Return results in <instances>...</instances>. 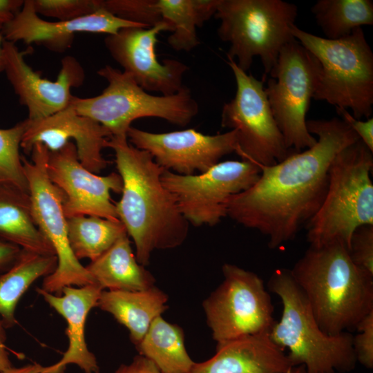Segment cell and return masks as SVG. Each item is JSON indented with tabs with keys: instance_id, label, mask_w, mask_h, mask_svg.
Wrapping results in <instances>:
<instances>
[{
	"instance_id": "7a4b0ae2",
	"label": "cell",
	"mask_w": 373,
	"mask_h": 373,
	"mask_svg": "<svg viewBox=\"0 0 373 373\" xmlns=\"http://www.w3.org/2000/svg\"><path fill=\"white\" fill-rule=\"evenodd\" d=\"M106 147L115 153L122 180V197L115 204L118 219L134 242L138 262L146 266L155 250L180 246L189 224L162 182L164 169L148 152L133 146L127 137H111Z\"/></svg>"
},
{
	"instance_id": "cb8c5ba5",
	"label": "cell",
	"mask_w": 373,
	"mask_h": 373,
	"mask_svg": "<svg viewBox=\"0 0 373 373\" xmlns=\"http://www.w3.org/2000/svg\"><path fill=\"white\" fill-rule=\"evenodd\" d=\"M0 241L30 252L55 256L34 220L30 194L3 186H0Z\"/></svg>"
},
{
	"instance_id": "ac0fdd59",
	"label": "cell",
	"mask_w": 373,
	"mask_h": 373,
	"mask_svg": "<svg viewBox=\"0 0 373 373\" xmlns=\"http://www.w3.org/2000/svg\"><path fill=\"white\" fill-rule=\"evenodd\" d=\"M26 119L27 128L21 142L26 154H30L37 144L53 152L75 142L78 159L88 171L97 174L108 166L102 151L106 148L111 133L98 122L77 113L70 104L47 117Z\"/></svg>"
},
{
	"instance_id": "30bf717a",
	"label": "cell",
	"mask_w": 373,
	"mask_h": 373,
	"mask_svg": "<svg viewBox=\"0 0 373 373\" xmlns=\"http://www.w3.org/2000/svg\"><path fill=\"white\" fill-rule=\"evenodd\" d=\"M320 73L317 59L294 39L280 50L265 86L274 119L290 150L300 151L317 141L307 130L306 115Z\"/></svg>"
},
{
	"instance_id": "8d00e7d4",
	"label": "cell",
	"mask_w": 373,
	"mask_h": 373,
	"mask_svg": "<svg viewBox=\"0 0 373 373\" xmlns=\"http://www.w3.org/2000/svg\"><path fill=\"white\" fill-rule=\"evenodd\" d=\"M22 250L17 245L0 241V271L8 270L17 260Z\"/></svg>"
},
{
	"instance_id": "e0dca14e",
	"label": "cell",
	"mask_w": 373,
	"mask_h": 373,
	"mask_svg": "<svg viewBox=\"0 0 373 373\" xmlns=\"http://www.w3.org/2000/svg\"><path fill=\"white\" fill-rule=\"evenodd\" d=\"M4 72L21 104L31 121L50 116L70 104L71 88L82 86L85 72L76 58L66 56L55 81L44 79L28 66L24 56L30 48L20 51L15 43L4 40Z\"/></svg>"
},
{
	"instance_id": "60d3db41",
	"label": "cell",
	"mask_w": 373,
	"mask_h": 373,
	"mask_svg": "<svg viewBox=\"0 0 373 373\" xmlns=\"http://www.w3.org/2000/svg\"><path fill=\"white\" fill-rule=\"evenodd\" d=\"M4 38L1 33L0 32V73L4 72L5 68V57H4V50H3V41Z\"/></svg>"
},
{
	"instance_id": "f1b7e54d",
	"label": "cell",
	"mask_w": 373,
	"mask_h": 373,
	"mask_svg": "<svg viewBox=\"0 0 373 373\" xmlns=\"http://www.w3.org/2000/svg\"><path fill=\"white\" fill-rule=\"evenodd\" d=\"M311 11L329 39L345 37L358 28L373 24L371 0H318Z\"/></svg>"
},
{
	"instance_id": "ba28073f",
	"label": "cell",
	"mask_w": 373,
	"mask_h": 373,
	"mask_svg": "<svg viewBox=\"0 0 373 373\" xmlns=\"http://www.w3.org/2000/svg\"><path fill=\"white\" fill-rule=\"evenodd\" d=\"M297 6L282 0H220L213 17L219 38L229 44L227 59L245 72L259 57L265 77L276 65L282 48L295 38L291 28Z\"/></svg>"
},
{
	"instance_id": "9a60e30c",
	"label": "cell",
	"mask_w": 373,
	"mask_h": 373,
	"mask_svg": "<svg viewBox=\"0 0 373 373\" xmlns=\"http://www.w3.org/2000/svg\"><path fill=\"white\" fill-rule=\"evenodd\" d=\"M127 138L164 169L184 175L203 173L236 151V133L232 130L216 135L194 128L157 133L131 126Z\"/></svg>"
},
{
	"instance_id": "d4e9b609",
	"label": "cell",
	"mask_w": 373,
	"mask_h": 373,
	"mask_svg": "<svg viewBox=\"0 0 373 373\" xmlns=\"http://www.w3.org/2000/svg\"><path fill=\"white\" fill-rule=\"evenodd\" d=\"M56 256L41 255L26 250L15 263L0 275V318L6 328L17 323V305L30 285L55 271Z\"/></svg>"
},
{
	"instance_id": "b9f144b4",
	"label": "cell",
	"mask_w": 373,
	"mask_h": 373,
	"mask_svg": "<svg viewBox=\"0 0 373 373\" xmlns=\"http://www.w3.org/2000/svg\"><path fill=\"white\" fill-rule=\"evenodd\" d=\"M285 373H306V370L303 365H297L294 366Z\"/></svg>"
},
{
	"instance_id": "4dcf8cb0",
	"label": "cell",
	"mask_w": 373,
	"mask_h": 373,
	"mask_svg": "<svg viewBox=\"0 0 373 373\" xmlns=\"http://www.w3.org/2000/svg\"><path fill=\"white\" fill-rule=\"evenodd\" d=\"M102 7L119 18L146 28L164 21L156 0H102Z\"/></svg>"
},
{
	"instance_id": "74e56055",
	"label": "cell",
	"mask_w": 373,
	"mask_h": 373,
	"mask_svg": "<svg viewBox=\"0 0 373 373\" xmlns=\"http://www.w3.org/2000/svg\"><path fill=\"white\" fill-rule=\"evenodd\" d=\"M23 0H0V32L21 10Z\"/></svg>"
},
{
	"instance_id": "2e32d148",
	"label": "cell",
	"mask_w": 373,
	"mask_h": 373,
	"mask_svg": "<svg viewBox=\"0 0 373 373\" xmlns=\"http://www.w3.org/2000/svg\"><path fill=\"white\" fill-rule=\"evenodd\" d=\"M46 173L65 195L63 210L66 218L94 216L119 220L111 192H122L119 174L113 172L102 176L88 171L79 162L73 142L57 151H48Z\"/></svg>"
},
{
	"instance_id": "d590c367",
	"label": "cell",
	"mask_w": 373,
	"mask_h": 373,
	"mask_svg": "<svg viewBox=\"0 0 373 373\" xmlns=\"http://www.w3.org/2000/svg\"><path fill=\"white\" fill-rule=\"evenodd\" d=\"M115 373H162V372L150 360L139 354L129 363L119 365Z\"/></svg>"
},
{
	"instance_id": "f35d334b",
	"label": "cell",
	"mask_w": 373,
	"mask_h": 373,
	"mask_svg": "<svg viewBox=\"0 0 373 373\" xmlns=\"http://www.w3.org/2000/svg\"><path fill=\"white\" fill-rule=\"evenodd\" d=\"M6 329L0 318V372L12 367L6 345L7 338Z\"/></svg>"
},
{
	"instance_id": "6da1fadb",
	"label": "cell",
	"mask_w": 373,
	"mask_h": 373,
	"mask_svg": "<svg viewBox=\"0 0 373 373\" xmlns=\"http://www.w3.org/2000/svg\"><path fill=\"white\" fill-rule=\"evenodd\" d=\"M316 144L271 166H260L257 181L233 195L227 216L267 238L277 249L293 240L321 207L334 157L358 137L341 119L307 120Z\"/></svg>"
},
{
	"instance_id": "3957f363",
	"label": "cell",
	"mask_w": 373,
	"mask_h": 373,
	"mask_svg": "<svg viewBox=\"0 0 373 373\" xmlns=\"http://www.w3.org/2000/svg\"><path fill=\"white\" fill-rule=\"evenodd\" d=\"M290 271L329 335L356 329L373 312V276L352 262L341 243L309 246Z\"/></svg>"
},
{
	"instance_id": "277c9868",
	"label": "cell",
	"mask_w": 373,
	"mask_h": 373,
	"mask_svg": "<svg viewBox=\"0 0 373 373\" xmlns=\"http://www.w3.org/2000/svg\"><path fill=\"white\" fill-rule=\"evenodd\" d=\"M267 287L283 305L280 321L269 336L282 350H289L293 366L303 365L306 373H346L355 369L353 335L349 332L329 335L321 329L290 269H275Z\"/></svg>"
},
{
	"instance_id": "d6986e66",
	"label": "cell",
	"mask_w": 373,
	"mask_h": 373,
	"mask_svg": "<svg viewBox=\"0 0 373 373\" xmlns=\"http://www.w3.org/2000/svg\"><path fill=\"white\" fill-rule=\"evenodd\" d=\"M128 27L146 28L119 18L102 7L91 15L71 21H46L35 11L31 0H25L21 10L1 33L6 41L37 44L52 52L62 53L70 48L77 33L109 35Z\"/></svg>"
},
{
	"instance_id": "603a6c76",
	"label": "cell",
	"mask_w": 373,
	"mask_h": 373,
	"mask_svg": "<svg viewBox=\"0 0 373 373\" xmlns=\"http://www.w3.org/2000/svg\"><path fill=\"white\" fill-rule=\"evenodd\" d=\"M86 268L103 290L143 291L155 282L153 274L138 262L127 233Z\"/></svg>"
},
{
	"instance_id": "5bb4252c",
	"label": "cell",
	"mask_w": 373,
	"mask_h": 373,
	"mask_svg": "<svg viewBox=\"0 0 373 373\" xmlns=\"http://www.w3.org/2000/svg\"><path fill=\"white\" fill-rule=\"evenodd\" d=\"M172 30L166 21L149 28H124L115 35H106L104 44L124 72L132 76L144 90L171 95L183 88V77L189 69L177 59H164L160 62L157 59V35Z\"/></svg>"
},
{
	"instance_id": "52a82bcc",
	"label": "cell",
	"mask_w": 373,
	"mask_h": 373,
	"mask_svg": "<svg viewBox=\"0 0 373 373\" xmlns=\"http://www.w3.org/2000/svg\"><path fill=\"white\" fill-rule=\"evenodd\" d=\"M108 83L101 94L72 96L70 104L79 115L106 128L111 137H127L133 121L157 117L185 126L198 115L199 106L186 86L171 95H154L140 87L129 74L110 65L97 71Z\"/></svg>"
},
{
	"instance_id": "5b68a950",
	"label": "cell",
	"mask_w": 373,
	"mask_h": 373,
	"mask_svg": "<svg viewBox=\"0 0 373 373\" xmlns=\"http://www.w3.org/2000/svg\"><path fill=\"white\" fill-rule=\"evenodd\" d=\"M372 153L359 140L334 157L324 200L305 226L309 246L339 242L349 249L354 230L373 224Z\"/></svg>"
},
{
	"instance_id": "ab89813d",
	"label": "cell",
	"mask_w": 373,
	"mask_h": 373,
	"mask_svg": "<svg viewBox=\"0 0 373 373\" xmlns=\"http://www.w3.org/2000/svg\"><path fill=\"white\" fill-rule=\"evenodd\" d=\"M43 366L39 363L28 364L20 367H11L0 373H41Z\"/></svg>"
},
{
	"instance_id": "1f68e13d",
	"label": "cell",
	"mask_w": 373,
	"mask_h": 373,
	"mask_svg": "<svg viewBox=\"0 0 373 373\" xmlns=\"http://www.w3.org/2000/svg\"><path fill=\"white\" fill-rule=\"evenodd\" d=\"M38 15L57 21H71L91 15L102 8V0H31Z\"/></svg>"
},
{
	"instance_id": "4316f807",
	"label": "cell",
	"mask_w": 373,
	"mask_h": 373,
	"mask_svg": "<svg viewBox=\"0 0 373 373\" xmlns=\"http://www.w3.org/2000/svg\"><path fill=\"white\" fill-rule=\"evenodd\" d=\"M220 0H156L164 21L172 27L167 39L177 51L189 52L200 44L197 28L214 16Z\"/></svg>"
},
{
	"instance_id": "d6a6232c",
	"label": "cell",
	"mask_w": 373,
	"mask_h": 373,
	"mask_svg": "<svg viewBox=\"0 0 373 373\" xmlns=\"http://www.w3.org/2000/svg\"><path fill=\"white\" fill-rule=\"evenodd\" d=\"M348 252L358 267L373 276V224L362 225L354 230Z\"/></svg>"
},
{
	"instance_id": "ffe728a7",
	"label": "cell",
	"mask_w": 373,
	"mask_h": 373,
	"mask_svg": "<svg viewBox=\"0 0 373 373\" xmlns=\"http://www.w3.org/2000/svg\"><path fill=\"white\" fill-rule=\"evenodd\" d=\"M44 300L66 321V334L68 345L61 359L50 365L43 366L41 373H64L70 364L77 365L84 373H99L94 354L87 345L85 327L89 312L97 305L103 289L97 284L83 287H65L60 296L36 289Z\"/></svg>"
},
{
	"instance_id": "83f0119b",
	"label": "cell",
	"mask_w": 373,
	"mask_h": 373,
	"mask_svg": "<svg viewBox=\"0 0 373 373\" xmlns=\"http://www.w3.org/2000/svg\"><path fill=\"white\" fill-rule=\"evenodd\" d=\"M68 237L71 249L79 260H95L123 235L127 233L119 220L94 216L67 218Z\"/></svg>"
},
{
	"instance_id": "484cf974",
	"label": "cell",
	"mask_w": 373,
	"mask_h": 373,
	"mask_svg": "<svg viewBox=\"0 0 373 373\" xmlns=\"http://www.w3.org/2000/svg\"><path fill=\"white\" fill-rule=\"evenodd\" d=\"M135 347L162 373H190L195 363L186 350L182 329L162 316L153 321Z\"/></svg>"
},
{
	"instance_id": "7c38bea8",
	"label": "cell",
	"mask_w": 373,
	"mask_h": 373,
	"mask_svg": "<svg viewBox=\"0 0 373 373\" xmlns=\"http://www.w3.org/2000/svg\"><path fill=\"white\" fill-rule=\"evenodd\" d=\"M224 279L202 303L212 337L221 344L240 337L269 334L276 322L271 298L256 273L225 263Z\"/></svg>"
},
{
	"instance_id": "f546056e",
	"label": "cell",
	"mask_w": 373,
	"mask_h": 373,
	"mask_svg": "<svg viewBox=\"0 0 373 373\" xmlns=\"http://www.w3.org/2000/svg\"><path fill=\"white\" fill-rule=\"evenodd\" d=\"M26 128L27 119H24L11 128H0V186L29 194L28 182L19 153Z\"/></svg>"
},
{
	"instance_id": "8992f818",
	"label": "cell",
	"mask_w": 373,
	"mask_h": 373,
	"mask_svg": "<svg viewBox=\"0 0 373 373\" xmlns=\"http://www.w3.org/2000/svg\"><path fill=\"white\" fill-rule=\"evenodd\" d=\"M291 34L321 66L313 99L350 109L356 119L370 118L373 105V53L363 28L338 39L313 35L296 25Z\"/></svg>"
},
{
	"instance_id": "836d02e7",
	"label": "cell",
	"mask_w": 373,
	"mask_h": 373,
	"mask_svg": "<svg viewBox=\"0 0 373 373\" xmlns=\"http://www.w3.org/2000/svg\"><path fill=\"white\" fill-rule=\"evenodd\" d=\"M358 333L353 336V348L356 362L369 370L373 368V312L357 327Z\"/></svg>"
},
{
	"instance_id": "8fae6325",
	"label": "cell",
	"mask_w": 373,
	"mask_h": 373,
	"mask_svg": "<svg viewBox=\"0 0 373 373\" xmlns=\"http://www.w3.org/2000/svg\"><path fill=\"white\" fill-rule=\"evenodd\" d=\"M227 64L236 90L233 98L223 105L221 126L236 132V153L242 160L260 167L275 164L296 152L286 146L271 110L264 80L247 74L231 59Z\"/></svg>"
},
{
	"instance_id": "9c48e42d",
	"label": "cell",
	"mask_w": 373,
	"mask_h": 373,
	"mask_svg": "<svg viewBox=\"0 0 373 373\" xmlns=\"http://www.w3.org/2000/svg\"><path fill=\"white\" fill-rule=\"evenodd\" d=\"M31 160L21 156L34 220L51 245L57 258V266L44 278L41 289L60 296L65 287H83L95 284L94 279L74 255L68 237L67 218L63 210L64 193L50 180L46 173L48 150L35 144Z\"/></svg>"
},
{
	"instance_id": "7402d4cb",
	"label": "cell",
	"mask_w": 373,
	"mask_h": 373,
	"mask_svg": "<svg viewBox=\"0 0 373 373\" xmlns=\"http://www.w3.org/2000/svg\"><path fill=\"white\" fill-rule=\"evenodd\" d=\"M168 299L166 294L155 285L143 291L103 290L97 307L126 327L136 346L153 321L167 309Z\"/></svg>"
},
{
	"instance_id": "44dd1931",
	"label": "cell",
	"mask_w": 373,
	"mask_h": 373,
	"mask_svg": "<svg viewBox=\"0 0 373 373\" xmlns=\"http://www.w3.org/2000/svg\"><path fill=\"white\" fill-rule=\"evenodd\" d=\"M293 365L269 334H255L217 344L216 354L195 363L190 373H285Z\"/></svg>"
},
{
	"instance_id": "7bdbcfd3",
	"label": "cell",
	"mask_w": 373,
	"mask_h": 373,
	"mask_svg": "<svg viewBox=\"0 0 373 373\" xmlns=\"http://www.w3.org/2000/svg\"><path fill=\"white\" fill-rule=\"evenodd\" d=\"M335 373H340V372H335Z\"/></svg>"
},
{
	"instance_id": "4fadbf2b",
	"label": "cell",
	"mask_w": 373,
	"mask_h": 373,
	"mask_svg": "<svg viewBox=\"0 0 373 373\" xmlns=\"http://www.w3.org/2000/svg\"><path fill=\"white\" fill-rule=\"evenodd\" d=\"M260 171L252 162L227 160L189 175L164 169L161 180L189 224L213 227L227 216L229 198L251 186Z\"/></svg>"
},
{
	"instance_id": "e575fe53",
	"label": "cell",
	"mask_w": 373,
	"mask_h": 373,
	"mask_svg": "<svg viewBox=\"0 0 373 373\" xmlns=\"http://www.w3.org/2000/svg\"><path fill=\"white\" fill-rule=\"evenodd\" d=\"M337 113L358 137L359 140L373 152V118L365 121L356 119L345 108H336Z\"/></svg>"
}]
</instances>
